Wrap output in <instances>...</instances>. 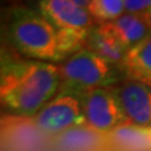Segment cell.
I'll use <instances>...</instances> for the list:
<instances>
[{
    "instance_id": "obj_8",
    "label": "cell",
    "mask_w": 151,
    "mask_h": 151,
    "mask_svg": "<svg viewBox=\"0 0 151 151\" xmlns=\"http://www.w3.org/2000/svg\"><path fill=\"white\" fill-rule=\"evenodd\" d=\"M86 48L117 67H121L129 50L108 23H98L91 28Z\"/></svg>"
},
{
    "instance_id": "obj_16",
    "label": "cell",
    "mask_w": 151,
    "mask_h": 151,
    "mask_svg": "<svg viewBox=\"0 0 151 151\" xmlns=\"http://www.w3.org/2000/svg\"><path fill=\"white\" fill-rule=\"evenodd\" d=\"M70 1H73L74 4H77L78 6H81L83 9H87L88 10V8H89V5H91L92 0H70Z\"/></svg>"
},
{
    "instance_id": "obj_6",
    "label": "cell",
    "mask_w": 151,
    "mask_h": 151,
    "mask_svg": "<svg viewBox=\"0 0 151 151\" xmlns=\"http://www.w3.org/2000/svg\"><path fill=\"white\" fill-rule=\"evenodd\" d=\"M119 101L126 124L151 127V87L137 81H129L112 89Z\"/></svg>"
},
{
    "instance_id": "obj_15",
    "label": "cell",
    "mask_w": 151,
    "mask_h": 151,
    "mask_svg": "<svg viewBox=\"0 0 151 151\" xmlns=\"http://www.w3.org/2000/svg\"><path fill=\"white\" fill-rule=\"evenodd\" d=\"M125 12L131 14L151 13V0H125Z\"/></svg>"
},
{
    "instance_id": "obj_2",
    "label": "cell",
    "mask_w": 151,
    "mask_h": 151,
    "mask_svg": "<svg viewBox=\"0 0 151 151\" xmlns=\"http://www.w3.org/2000/svg\"><path fill=\"white\" fill-rule=\"evenodd\" d=\"M3 39L28 59L58 63L57 28L38 9L10 6L3 12Z\"/></svg>"
},
{
    "instance_id": "obj_9",
    "label": "cell",
    "mask_w": 151,
    "mask_h": 151,
    "mask_svg": "<svg viewBox=\"0 0 151 151\" xmlns=\"http://www.w3.org/2000/svg\"><path fill=\"white\" fill-rule=\"evenodd\" d=\"M120 68L131 81H137L151 87V33L127 50Z\"/></svg>"
},
{
    "instance_id": "obj_13",
    "label": "cell",
    "mask_w": 151,
    "mask_h": 151,
    "mask_svg": "<svg viewBox=\"0 0 151 151\" xmlns=\"http://www.w3.org/2000/svg\"><path fill=\"white\" fill-rule=\"evenodd\" d=\"M88 29H57V58L58 63L65 62L79 50L84 49L87 45V39L89 35Z\"/></svg>"
},
{
    "instance_id": "obj_14",
    "label": "cell",
    "mask_w": 151,
    "mask_h": 151,
    "mask_svg": "<svg viewBox=\"0 0 151 151\" xmlns=\"http://www.w3.org/2000/svg\"><path fill=\"white\" fill-rule=\"evenodd\" d=\"M88 12L100 23L113 22L124 15L125 0H92Z\"/></svg>"
},
{
    "instance_id": "obj_10",
    "label": "cell",
    "mask_w": 151,
    "mask_h": 151,
    "mask_svg": "<svg viewBox=\"0 0 151 151\" xmlns=\"http://www.w3.org/2000/svg\"><path fill=\"white\" fill-rule=\"evenodd\" d=\"M112 30L127 49L135 47L151 33V13H126L113 22H108Z\"/></svg>"
},
{
    "instance_id": "obj_4",
    "label": "cell",
    "mask_w": 151,
    "mask_h": 151,
    "mask_svg": "<svg viewBox=\"0 0 151 151\" xmlns=\"http://www.w3.org/2000/svg\"><path fill=\"white\" fill-rule=\"evenodd\" d=\"M34 122L48 136H58L70 129L87 125L81 98L70 93H58L39 111Z\"/></svg>"
},
{
    "instance_id": "obj_7",
    "label": "cell",
    "mask_w": 151,
    "mask_h": 151,
    "mask_svg": "<svg viewBox=\"0 0 151 151\" xmlns=\"http://www.w3.org/2000/svg\"><path fill=\"white\" fill-rule=\"evenodd\" d=\"M37 9L57 29L92 28V15L70 0H38Z\"/></svg>"
},
{
    "instance_id": "obj_11",
    "label": "cell",
    "mask_w": 151,
    "mask_h": 151,
    "mask_svg": "<svg viewBox=\"0 0 151 151\" xmlns=\"http://www.w3.org/2000/svg\"><path fill=\"white\" fill-rule=\"evenodd\" d=\"M111 140L125 151H147L151 149V127L124 124L111 132Z\"/></svg>"
},
{
    "instance_id": "obj_3",
    "label": "cell",
    "mask_w": 151,
    "mask_h": 151,
    "mask_svg": "<svg viewBox=\"0 0 151 151\" xmlns=\"http://www.w3.org/2000/svg\"><path fill=\"white\" fill-rule=\"evenodd\" d=\"M59 93H70L81 97L96 88H107L119 81L120 67L108 63L100 55L84 48L59 65Z\"/></svg>"
},
{
    "instance_id": "obj_1",
    "label": "cell",
    "mask_w": 151,
    "mask_h": 151,
    "mask_svg": "<svg viewBox=\"0 0 151 151\" xmlns=\"http://www.w3.org/2000/svg\"><path fill=\"white\" fill-rule=\"evenodd\" d=\"M60 68L50 62L14 58L1 50L0 98L13 116H37L59 93Z\"/></svg>"
},
{
    "instance_id": "obj_5",
    "label": "cell",
    "mask_w": 151,
    "mask_h": 151,
    "mask_svg": "<svg viewBox=\"0 0 151 151\" xmlns=\"http://www.w3.org/2000/svg\"><path fill=\"white\" fill-rule=\"evenodd\" d=\"M87 126L92 130L106 134L125 124V116L112 89L96 88L81 97Z\"/></svg>"
},
{
    "instance_id": "obj_12",
    "label": "cell",
    "mask_w": 151,
    "mask_h": 151,
    "mask_svg": "<svg viewBox=\"0 0 151 151\" xmlns=\"http://www.w3.org/2000/svg\"><path fill=\"white\" fill-rule=\"evenodd\" d=\"M101 132L91 127H74L58 135V147L62 151H97L102 144Z\"/></svg>"
}]
</instances>
